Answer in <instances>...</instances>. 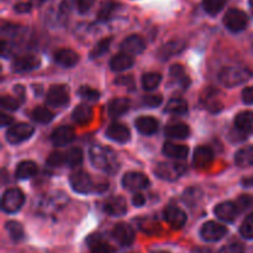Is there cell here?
I'll list each match as a JSON object with an SVG mask.
<instances>
[{
  "label": "cell",
  "mask_w": 253,
  "mask_h": 253,
  "mask_svg": "<svg viewBox=\"0 0 253 253\" xmlns=\"http://www.w3.org/2000/svg\"><path fill=\"white\" fill-rule=\"evenodd\" d=\"M89 157H90L91 165L96 169L110 173V174L118 172L119 161L116 153L111 148L106 147V146L94 145L89 150Z\"/></svg>",
  "instance_id": "obj_1"
},
{
  "label": "cell",
  "mask_w": 253,
  "mask_h": 253,
  "mask_svg": "<svg viewBox=\"0 0 253 253\" xmlns=\"http://www.w3.org/2000/svg\"><path fill=\"white\" fill-rule=\"evenodd\" d=\"M252 76L251 69L245 68V67H226L220 71L219 81L222 85L227 88H234L240 84L246 83L252 78Z\"/></svg>",
  "instance_id": "obj_2"
},
{
  "label": "cell",
  "mask_w": 253,
  "mask_h": 253,
  "mask_svg": "<svg viewBox=\"0 0 253 253\" xmlns=\"http://www.w3.org/2000/svg\"><path fill=\"white\" fill-rule=\"evenodd\" d=\"M25 203V195L17 188H11V189H7L4 193L1 199V208L5 212H12L19 211L22 208Z\"/></svg>",
  "instance_id": "obj_3"
},
{
  "label": "cell",
  "mask_w": 253,
  "mask_h": 253,
  "mask_svg": "<svg viewBox=\"0 0 253 253\" xmlns=\"http://www.w3.org/2000/svg\"><path fill=\"white\" fill-rule=\"evenodd\" d=\"M187 168L184 165L180 163H168L162 162L158 163L157 167L155 168V173L158 178L163 180H168V182H173L177 180L178 178L182 177L185 173Z\"/></svg>",
  "instance_id": "obj_4"
},
{
  "label": "cell",
  "mask_w": 253,
  "mask_h": 253,
  "mask_svg": "<svg viewBox=\"0 0 253 253\" xmlns=\"http://www.w3.org/2000/svg\"><path fill=\"white\" fill-rule=\"evenodd\" d=\"M224 24L230 31L240 32L246 29L249 24V17L242 10L230 9L224 16Z\"/></svg>",
  "instance_id": "obj_5"
},
{
  "label": "cell",
  "mask_w": 253,
  "mask_h": 253,
  "mask_svg": "<svg viewBox=\"0 0 253 253\" xmlns=\"http://www.w3.org/2000/svg\"><path fill=\"white\" fill-rule=\"evenodd\" d=\"M69 182H71L73 190H76L77 193H81V194H88V193L94 192V190L98 192V188L93 184L90 175L86 172H83V170L73 173L71 175Z\"/></svg>",
  "instance_id": "obj_6"
},
{
  "label": "cell",
  "mask_w": 253,
  "mask_h": 253,
  "mask_svg": "<svg viewBox=\"0 0 253 253\" xmlns=\"http://www.w3.org/2000/svg\"><path fill=\"white\" fill-rule=\"evenodd\" d=\"M34 135V127L29 124H16L6 131V141L11 145H17L29 140Z\"/></svg>",
  "instance_id": "obj_7"
},
{
  "label": "cell",
  "mask_w": 253,
  "mask_h": 253,
  "mask_svg": "<svg viewBox=\"0 0 253 253\" xmlns=\"http://www.w3.org/2000/svg\"><path fill=\"white\" fill-rule=\"evenodd\" d=\"M227 234V229L215 221H208L200 229V236L208 242H216Z\"/></svg>",
  "instance_id": "obj_8"
},
{
  "label": "cell",
  "mask_w": 253,
  "mask_h": 253,
  "mask_svg": "<svg viewBox=\"0 0 253 253\" xmlns=\"http://www.w3.org/2000/svg\"><path fill=\"white\" fill-rule=\"evenodd\" d=\"M46 103L51 108H64L69 103V94L63 85H54L48 90Z\"/></svg>",
  "instance_id": "obj_9"
},
{
  "label": "cell",
  "mask_w": 253,
  "mask_h": 253,
  "mask_svg": "<svg viewBox=\"0 0 253 253\" xmlns=\"http://www.w3.org/2000/svg\"><path fill=\"white\" fill-rule=\"evenodd\" d=\"M123 185L126 190L136 192V190L146 189L150 185V180L143 173L128 172L124 175Z\"/></svg>",
  "instance_id": "obj_10"
},
{
  "label": "cell",
  "mask_w": 253,
  "mask_h": 253,
  "mask_svg": "<svg viewBox=\"0 0 253 253\" xmlns=\"http://www.w3.org/2000/svg\"><path fill=\"white\" fill-rule=\"evenodd\" d=\"M113 237L121 246H130L135 241V231L132 227L125 222H119L113 230Z\"/></svg>",
  "instance_id": "obj_11"
},
{
  "label": "cell",
  "mask_w": 253,
  "mask_h": 253,
  "mask_svg": "<svg viewBox=\"0 0 253 253\" xmlns=\"http://www.w3.org/2000/svg\"><path fill=\"white\" fill-rule=\"evenodd\" d=\"M214 161V152L210 147L207 146H199L195 150L194 157H193V165L198 169H207L211 166Z\"/></svg>",
  "instance_id": "obj_12"
},
{
  "label": "cell",
  "mask_w": 253,
  "mask_h": 253,
  "mask_svg": "<svg viewBox=\"0 0 253 253\" xmlns=\"http://www.w3.org/2000/svg\"><path fill=\"white\" fill-rule=\"evenodd\" d=\"M104 211L110 216H121L127 211V204L126 200L120 195L111 197L110 199L104 203Z\"/></svg>",
  "instance_id": "obj_13"
},
{
  "label": "cell",
  "mask_w": 253,
  "mask_h": 253,
  "mask_svg": "<svg viewBox=\"0 0 253 253\" xmlns=\"http://www.w3.org/2000/svg\"><path fill=\"white\" fill-rule=\"evenodd\" d=\"M165 219L173 229H182L187 222V214L182 209L177 207H168L166 208Z\"/></svg>",
  "instance_id": "obj_14"
},
{
  "label": "cell",
  "mask_w": 253,
  "mask_h": 253,
  "mask_svg": "<svg viewBox=\"0 0 253 253\" xmlns=\"http://www.w3.org/2000/svg\"><path fill=\"white\" fill-rule=\"evenodd\" d=\"M74 137H76V133H74L73 128L69 127V126H61L52 132L51 142L56 147H63V146L71 143L74 140Z\"/></svg>",
  "instance_id": "obj_15"
},
{
  "label": "cell",
  "mask_w": 253,
  "mask_h": 253,
  "mask_svg": "<svg viewBox=\"0 0 253 253\" xmlns=\"http://www.w3.org/2000/svg\"><path fill=\"white\" fill-rule=\"evenodd\" d=\"M41 61L36 56H21L17 57L12 62V69L16 73H25V72L34 71L39 68Z\"/></svg>",
  "instance_id": "obj_16"
},
{
  "label": "cell",
  "mask_w": 253,
  "mask_h": 253,
  "mask_svg": "<svg viewBox=\"0 0 253 253\" xmlns=\"http://www.w3.org/2000/svg\"><path fill=\"white\" fill-rule=\"evenodd\" d=\"M215 215L219 217L220 220L225 222H232L235 219H236L237 214H239V207L237 204L231 202H225L221 203V204L216 205L215 208Z\"/></svg>",
  "instance_id": "obj_17"
},
{
  "label": "cell",
  "mask_w": 253,
  "mask_h": 253,
  "mask_svg": "<svg viewBox=\"0 0 253 253\" xmlns=\"http://www.w3.org/2000/svg\"><path fill=\"white\" fill-rule=\"evenodd\" d=\"M146 43L143 39L138 35H131V36L126 37L123 42H121V49L125 53L131 54H140L145 51Z\"/></svg>",
  "instance_id": "obj_18"
},
{
  "label": "cell",
  "mask_w": 253,
  "mask_h": 253,
  "mask_svg": "<svg viewBox=\"0 0 253 253\" xmlns=\"http://www.w3.org/2000/svg\"><path fill=\"white\" fill-rule=\"evenodd\" d=\"M106 136L118 143H126L130 141V130L124 124L115 123L109 126Z\"/></svg>",
  "instance_id": "obj_19"
},
{
  "label": "cell",
  "mask_w": 253,
  "mask_h": 253,
  "mask_svg": "<svg viewBox=\"0 0 253 253\" xmlns=\"http://www.w3.org/2000/svg\"><path fill=\"white\" fill-rule=\"evenodd\" d=\"M235 128L249 136L253 133V113L252 111H242L235 118Z\"/></svg>",
  "instance_id": "obj_20"
},
{
  "label": "cell",
  "mask_w": 253,
  "mask_h": 253,
  "mask_svg": "<svg viewBox=\"0 0 253 253\" xmlns=\"http://www.w3.org/2000/svg\"><path fill=\"white\" fill-rule=\"evenodd\" d=\"M54 61L56 63H58L59 66L66 67V68H71L74 67L79 61V56L76 51L69 48H63L59 49L54 53Z\"/></svg>",
  "instance_id": "obj_21"
},
{
  "label": "cell",
  "mask_w": 253,
  "mask_h": 253,
  "mask_svg": "<svg viewBox=\"0 0 253 253\" xmlns=\"http://www.w3.org/2000/svg\"><path fill=\"white\" fill-rule=\"evenodd\" d=\"M135 126L142 135H153L158 130V121L152 116H141L135 121Z\"/></svg>",
  "instance_id": "obj_22"
},
{
  "label": "cell",
  "mask_w": 253,
  "mask_h": 253,
  "mask_svg": "<svg viewBox=\"0 0 253 253\" xmlns=\"http://www.w3.org/2000/svg\"><path fill=\"white\" fill-rule=\"evenodd\" d=\"M184 48H185L184 41L174 40V41L168 42V43H166L165 46L161 47V49L158 51V57H160L161 59H163V61H166V59H168L169 57L180 53Z\"/></svg>",
  "instance_id": "obj_23"
},
{
  "label": "cell",
  "mask_w": 253,
  "mask_h": 253,
  "mask_svg": "<svg viewBox=\"0 0 253 253\" xmlns=\"http://www.w3.org/2000/svg\"><path fill=\"white\" fill-rule=\"evenodd\" d=\"M130 100L127 98H115L109 103L108 110L110 116L118 118L130 110Z\"/></svg>",
  "instance_id": "obj_24"
},
{
  "label": "cell",
  "mask_w": 253,
  "mask_h": 253,
  "mask_svg": "<svg viewBox=\"0 0 253 253\" xmlns=\"http://www.w3.org/2000/svg\"><path fill=\"white\" fill-rule=\"evenodd\" d=\"M133 64V58L128 53H119L111 58L110 61V68L114 72H123L126 69L131 68Z\"/></svg>",
  "instance_id": "obj_25"
},
{
  "label": "cell",
  "mask_w": 253,
  "mask_h": 253,
  "mask_svg": "<svg viewBox=\"0 0 253 253\" xmlns=\"http://www.w3.org/2000/svg\"><path fill=\"white\" fill-rule=\"evenodd\" d=\"M165 133L166 136L169 138H174V140H184V138H187L188 136L190 135V128L189 126L182 123L172 124V125H168L167 127H166Z\"/></svg>",
  "instance_id": "obj_26"
},
{
  "label": "cell",
  "mask_w": 253,
  "mask_h": 253,
  "mask_svg": "<svg viewBox=\"0 0 253 253\" xmlns=\"http://www.w3.org/2000/svg\"><path fill=\"white\" fill-rule=\"evenodd\" d=\"M163 153L167 157L175 158V160H184L189 153V148L184 145H177L173 142H167L163 146Z\"/></svg>",
  "instance_id": "obj_27"
},
{
  "label": "cell",
  "mask_w": 253,
  "mask_h": 253,
  "mask_svg": "<svg viewBox=\"0 0 253 253\" xmlns=\"http://www.w3.org/2000/svg\"><path fill=\"white\" fill-rule=\"evenodd\" d=\"M62 200H67L66 194L63 193H56L54 195H47V198H44L43 204L41 205V209L44 212H49L51 210H59V207H63L66 203H62Z\"/></svg>",
  "instance_id": "obj_28"
},
{
  "label": "cell",
  "mask_w": 253,
  "mask_h": 253,
  "mask_svg": "<svg viewBox=\"0 0 253 253\" xmlns=\"http://www.w3.org/2000/svg\"><path fill=\"white\" fill-rule=\"evenodd\" d=\"M37 173V167L34 162L31 161H22L17 165L16 167V178L19 179H29V178L34 177Z\"/></svg>",
  "instance_id": "obj_29"
},
{
  "label": "cell",
  "mask_w": 253,
  "mask_h": 253,
  "mask_svg": "<svg viewBox=\"0 0 253 253\" xmlns=\"http://www.w3.org/2000/svg\"><path fill=\"white\" fill-rule=\"evenodd\" d=\"M235 162L239 167L247 168L253 166V146L241 148L235 156Z\"/></svg>",
  "instance_id": "obj_30"
},
{
  "label": "cell",
  "mask_w": 253,
  "mask_h": 253,
  "mask_svg": "<svg viewBox=\"0 0 253 253\" xmlns=\"http://www.w3.org/2000/svg\"><path fill=\"white\" fill-rule=\"evenodd\" d=\"M89 247L90 253H115V249L99 236H91L89 239Z\"/></svg>",
  "instance_id": "obj_31"
},
{
  "label": "cell",
  "mask_w": 253,
  "mask_h": 253,
  "mask_svg": "<svg viewBox=\"0 0 253 253\" xmlns=\"http://www.w3.org/2000/svg\"><path fill=\"white\" fill-rule=\"evenodd\" d=\"M73 120L76 121L77 124H81V125H84V124H88L89 121L93 118V110L91 108H89L88 105H78L73 111Z\"/></svg>",
  "instance_id": "obj_32"
},
{
  "label": "cell",
  "mask_w": 253,
  "mask_h": 253,
  "mask_svg": "<svg viewBox=\"0 0 253 253\" xmlns=\"http://www.w3.org/2000/svg\"><path fill=\"white\" fill-rule=\"evenodd\" d=\"M166 111L173 114V115H184V114L188 113V103L184 99H172V100H169V103L167 104Z\"/></svg>",
  "instance_id": "obj_33"
},
{
  "label": "cell",
  "mask_w": 253,
  "mask_h": 253,
  "mask_svg": "<svg viewBox=\"0 0 253 253\" xmlns=\"http://www.w3.org/2000/svg\"><path fill=\"white\" fill-rule=\"evenodd\" d=\"M170 77H172L175 82H178L184 89H187L188 86H189V77L185 76L184 68H183V66H180V64H174V66L170 67Z\"/></svg>",
  "instance_id": "obj_34"
},
{
  "label": "cell",
  "mask_w": 253,
  "mask_h": 253,
  "mask_svg": "<svg viewBox=\"0 0 253 253\" xmlns=\"http://www.w3.org/2000/svg\"><path fill=\"white\" fill-rule=\"evenodd\" d=\"M31 118L34 119L36 123L40 124H48L53 120V113L48 110L46 108H42V106H37L32 110Z\"/></svg>",
  "instance_id": "obj_35"
},
{
  "label": "cell",
  "mask_w": 253,
  "mask_h": 253,
  "mask_svg": "<svg viewBox=\"0 0 253 253\" xmlns=\"http://www.w3.org/2000/svg\"><path fill=\"white\" fill-rule=\"evenodd\" d=\"M162 76L156 72H151V73L143 74L142 77V86L145 90H153L157 88L161 83Z\"/></svg>",
  "instance_id": "obj_36"
},
{
  "label": "cell",
  "mask_w": 253,
  "mask_h": 253,
  "mask_svg": "<svg viewBox=\"0 0 253 253\" xmlns=\"http://www.w3.org/2000/svg\"><path fill=\"white\" fill-rule=\"evenodd\" d=\"M5 229L9 232V236L11 237L14 241H21L25 236L24 227H22L21 224L16 221H9L5 225Z\"/></svg>",
  "instance_id": "obj_37"
},
{
  "label": "cell",
  "mask_w": 253,
  "mask_h": 253,
  "mask_svg": "<svg viewBox=\"0 0 253 253\" xmlns=\"http://www.w3.org/2000/svg\"><path fill=\"white\" fill-rule=\"evenodd\" d=\"M82 162H83V152L81 148L73 147L66 153V163L71 168L78 167Z\"/></svg>",
  "instance_id": "obj_38"
},
{
  "label": "cell",
  "mask_w": 253,
  "mask_h": 253,
  "mask_svg": "<svg viewBox=\"0 0 253 253\" xmlns=\"http://www.w3.org/2000/svg\"><path fill=\"white\" fill-rule=\"evenodd\" d=\"M226 0H203V7L209 15H216L225 7Z\"/></svg>",
  "instance_id": "obj_39"
},
{
  "label": "cell",
  "mask_w": 253,
  "mask_h": 253,
  "mask_svg": "<svg viewBox=\"0 0 253 253\" xmlns=\"http://www.w3.org/2000/svg\"><path fill=\"white\" fill-rule=\"evenodd\" d=\"M111 41H113L111 37H105V39H103L101 41H99L98 43L94 46V48L91 49L90 58H98V57L105 54L106 52L109 51V48H110Z\"/></svg>",
  "instance_id": "obj_40"
},
{
  "label": "cell",
  "mask_w": 253,
  "mask_h": 253,
  "mask_svg": "<svg viewBox=\"0 0 253 253\" xmlns=\"http://www.w3.org/2000/svg\"><path fill=\"white\" fill-rule=\"evenodd\" d=\"M118 5L113 1H106L101 5L100 10L98 12V20L99 21H108V20L111 19L114 11L116 10Z\"/></svg>",
  "instance_id": "obj_41"
},
{
  "label": "cell",
  "mask_w": 253,
  "mask_h": 253,
  "mask_svg": "<svg viewBox=\"0 0 253 253\" xmlns=\"http://www.w3.org/2000/svg\"><path fill=\"white\" fill-rule=\"evenodd\" d=\"M203 197L202 190L198 189V188H189L184 192V195H183V200L187 203L188 205H195L200 202Z\"/></svg>",
  "instance_id": "obj_42"
},
{
  "label": "cell",
  "mask_w": 253,
  "mask_h": 253,
  "mask_svg": "<svg viewBox=\"0 0 253 253\" xmlns=\"http://www.w3.org/2000/svg\"><path fill=\"white\" fill-rule=\"evenodd\" d=\"M240 234L247 240H253V212L250 214L240 227Z\"/></svg>",
  "instance_id": "obj_43"
},
{
  "label": "cell",
  "mask_w": 253,
  "mask_h": 253,
  "mask_svg": "<svg viewBox=\"0 0 253 253\" xmlns=\"http://www.w3.org/2000/svg\"><path fill=\"white\" fill-rule=\"evenodd\" d=\"M78 95H81L82 98L85 99V100L95 101V100H98L99 96H100V93H99L98 90H95V89L90 88V86L83 85L79 88Z\"/></svg>",
  "instance_id": "obj_44"
},
{
  "label": "cell",
  "mask_w": 253,
  "mask_h": 253,
  "mask_svg": "<svg viewBox=\"0 0 253 253\" xmlns=\"http://www.w3.org/2000/svg\"><path fill=\"white\" fill-rule=\"evenodd\" d=\"M66 163V155L61 152H52L47 158V165L52 168L61 167Z\"/></svg>",
  "instance_id": "obj_45"
},
{
  "label": "cell",
  "mask_w": 253,
  "mask_h": 253,
  "mask_svg": "<svg viewBox=\"0 0 253 253\" xmlns=\"http://www.w3.org/2000/svg\"><path fill=\"white\" fill-rule=\"evenodd\" d=\"M237 207H239V210L241 211H246V210L252 209L253 208V195H241L237 200Z\"/></svg>",
  "instance_id": "obj_46"
},
{
  "label": "cell",
  "mask_w": 253,
  "mask_h": 253,
  "mask_svg": "<svg viewBox=\"0 0 253 253\" xmlns=\"http://www.w3.org/2000/svg\"><path fill=\"white\" fill-rule=\"evenodd\" d=\"M2 109H6V110H16L19 108V101L15 100L11 96H1V100H0Z\"/></svg>",
  "instance_id": "obj_47"
},
{
  "label": "cell",
  "mask_w": 253,
  "mask_h": 253,
  "mask_svg": "<svg viewBox=\"0 0 253 253\" xmlns=\"http://www.w3.org/2000/svg\"><path fill=\"white\" fill-rule=\"evenodd\" d=\"M162 96L161 95H145L143 96V104L148 108H157L162 104Z\"/></svg>",
  "instance_id": "obj_48"
},
{
  "label": "cell",
  "mask_w": 253,
  "mask_h": 253,
  "mask_svg": "<svg viewBox=\"0 0 253 253\" xmlns=\"http://www.w3.org/2000/svg\"><path fill=\"white\" fill-rule=\"evenodd\" d=\"M76 6L81 14H86L93 7L95 0H76Z\"/></svg>",
  "instance_id": "obj_49"
},
{
  "label": "cell",
  "mask_w": 253,
  "mask_h": 253,
  "mask_svg": "<svg viewBox=\"0 0 253 253\" xmlns=\"http://www.w3.org/2000/svg\"><path fill=\"white\" fill-rule=\"evenodd\" d=\"M217 253H245V249L241 244L234 242V244H230V245H226V246L221 247L220 251Z\"/></svg>",
  "instance_id": "obj_50"
},
{
  "label": "cell",
  "mask_w": 253,
  "mask_h": 253,
  "mask_svg": "<svg viewBox=\"0 0 253 253\" xmlns=\"http://www.w3.org/2000/svg\"><path fill=\"white\" fill-rule=\"evenodd\" d=\"M242 100L245 104H253V85L244 89L242 91Z\"/></svg>",
  "instance_id": "obj_51"
},
{
  "label": "cell",
  "mask_w": 253,
  "mask_h": 253,
  "mask_svg": "<svg viewBox=\"0 0 253 253\" xmlns=\"http://www.w3.org/2000/svg\"><path fill=\"white\" fill-rule=\"evenodd\" d=\"M116 84H120V85H126L128 88L132 89L135 86V83H133L132 77H120L119 79H116Z\"/></svg>",
  "instance_id": "obj_52"
},
{
  "label": "cell",
  "mask_w": 253,
  "mask_h": 253,
  "mask_svg": "<svg viewBox=\"0 0 253 253\" xmlns=\"http://www.w3.org/2000/svg\"><path fill=\"white\" fill-rule=\"evenodd\" d=\"M15 10L19 12H29L31 10V4L30 2H20L15 6Z\"/></svg>",
  "instance_id": "obj_53"
},
{
  "label": "cell",
  "mask_w": 253,
  "mask_h": 253,
  "mask_svg": "<svg viewBox=\"0 0 253 253\" xmlns=\"http://www.w3.org/2000/svg\"><path fill=\"white\" fill-rule=\"evenodd\" d=\"M132 203L135 207H142V205L146 203L145 197H143L142 194H135L132 198Z\"/></svg>",
  "instance_id": "obj_54"
},
{
  "label": "cell",
  "mask_w": 253,
  "mask_h": 253,
  "mask_svg": "<svg viewBox=\"0 0 253 253\" xmlns=\"http://www.w3.org/2000/svg\"><path fill=\"white\" fill-rule=\"evenodd\" d=\"M12 123V118L9 115H5V114H1L0 115V125L1 126H7Z\"/></svg>",
  "instance_id": "obj_55"
},
{
  "label": "cell",
  "mask_w": 253,
  "mask_h": 253,
  "mask_svg": "<svg viewBox=\"0 0 253 253\" xmlns=\"http://www.w3.org/2000/svg\"><path fill=\"white\" fill-rule=\"evenodd\" d=\"M241 183H242V185H244L245 188H253V175H252V177L244 178Z\"/></svg>",
  "instance_id": "obj_56"
},
{
  "label": "cell",
  "mask_w": 253,
  "mask_h": 253,
  "mask_svg": "<svg viewBox=\"0 0 253 253\" xmlns=\"http://www.w3.org/2000/svg\"><path fill=\"white\" fill-rule=\"evenodd\" d=\"M35 1H36L37 4H42V2H44V1H46V0H35Z\"/></svg>",
  "instance_id": "obj_57"
},
{
  "label": "cell",
  "mask_w": 253,
  "mask_h": 253,
  "mask_svg": "<svg viewBox=\"0 0 253 253\" xmlns=\"http://www.w3.org/2000/svg\"><path fill=\"white\" fill-rule=\"evenodd\" d=\"M155 253H168V252H165V251H158V252H155Z\"/></svg>",
  "instance_id": "obj_58"
}]
</instances>
